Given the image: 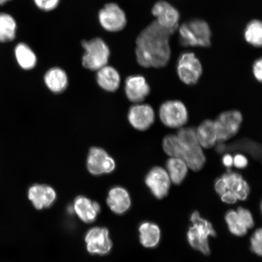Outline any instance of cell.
<instances>
[{
	"instance_id": "cell-18",
	"label": "cell",
	"mask_w": 262,
	"mask_h": 262,
	"mask_svg": "<svg viewBox=\"0 0 262 262\" xmlns=\"http://www.w3.org/2000/svg\"><path fill=\"white\" fill-rule=\"evenodd\" d=\"M73 209L78 218L86 224H91L96 221L101 210L97 202L84 196H78L75 199Z\"/></svg>"
},
{
	"instance_id": "cell-26",
	"label": "cell",
	"mask_w": 262,
	"mask_h": 262,
	"mask_svg": "<svg viewBox=\"0 0 262 262\" xmlns=\"http://www.w3.org/2000/svg\"><path fill=\"white\" fill-rule=\"evenodd\" d=\"M232 150H234L233 151L238 150V151L247 153L255 159H261V145L253 140L245 139L238 140L231 145H227V152L232 151Z\"/></svg>"
},
{
	"instance_id": "cell-30",
	"label": "cell",
	"mask_w": 262,
	"mask_h": 262,
	"mask_svg": "<svg viewBox=\"0 0 262 262\" xmlns=\"http://www.w3.org/2000/svg\"><path fill=\"white\" fill-rule=\"evenodd\" d=\"M225 220L228 226L229 230L232 234L237 236H243L247 234L248 229L245 227L236 211L228 212L225 216Z\"/></svg>"
},
{
	"instance_id": "cell-38",
	"label": "cell",
	"mask_w": 262,
	"mask_h": 262,
	"mask_svg": "<svg viewBox=\"0 0 262 262\" xmlns=\"http://www.w3.org/2000/svg\"><path fill=\"white\" fill-rule=\"evenodd\" d=\"M11 1V0H0V6L5 5V3Z\"/></svg>"
},
{
	"instance_id": "cell-16",
	"label": "cell",
	"mask_w": 262,
	"mask_h": 262,
	"mask_svg": "<svg viewBox=\"0 0 262 262\" xmlns=\"http://www.w3.org/2000/svg\"><path fill=\"white\" fill-rule=\"evenodd\" d=\"M28 198L35 209L41 210L54 204L57 194L50 186L36 184L29 189Z\"/></svg>"
},
{
	"instance_id": "cell-7",
	"label": "cell",
	"mask_w": 262,
	"mask_h": 262,
	"mask_svg": "<svg viewBox=\"0 0 262 262\" xmlns=\"http://www.w3.org/2000/svg\"><path fill=\"white\" fill-rule=\"evenodd\" d=\"M214 121L217 143H225L237 135L244 121L243 115L238 110L224 111Z\"/></svg>"
},
{
	"instance_id": "cell-36",
	"label": "cell",
	"mask_w": 262,
	"mask_h": 262,
	"mask_svg": "<svg viewBox=\"0 0 262 262\" xmlns=\"http://www.w3.org/2000/svg\"><path fill=\"white\" fill-rule=\"evenodd\" d=\"M222 163L227 170H231L233 166V156L229 152L224 154L222 157Z\"/></svg>"
},
{
	"instance_id": "cell-3",
	"label": "cell",
	"mask_w": 262,
	"mask_h": 262,
	"mask_svg": "<svg viewBox=\"0 0 262 262\" xmlns=\"http://www.w3.org/2000/svg\"><path fill=\"white\" fill-rule=\"evenodd\" d=\"M180 42L184 47H208L211 45V32L207 23L193 19L180 26Z\"/></svg>"
},
{
	"instance_id": "cell-15",
	"label": "cell",
	"mask_w": 262,
	"mask_h": 262,
	"mask_svg": "<svg viewBox=\"0 0 262 262\" xmlns=\"http://www.w3.org/2000/svg\"><path fill=\"white\" fill-rule=\"evenodd\" d=\"M152 13L157 18V23L162 27L168 29H178L180 14L178 10L165 1L157 2L153 6Z\"/></svg>"
},
{
	"instance_id": "cell-10",
	"label": "cell",
	"mask_w": 262,
	"mask_h": 262,
	"mask_svg": "<svg viewBox=\"0 0 262 262\" xmlns=\"http://www.w3.org/2000/svg\"><path fill=\"white\" fill-rule=\"evenodd\" d=\"M145 184L157 199L165 198L168 194L171 181L165 168L155 166L149 169L145 176Z\"/></svg>"
},
{
	"instance_id": "cell-9",
	"label": "cell",
	"mask_w": 262,
	"mask_h": 262,
	"mask_svg": "<svg viewBox=\"0 0 262 262\" xmlns=\"http://www.w3.org/2000/svg\"><path fill=\"white\" fill-rule=\"evenodd\" d=\"M98 20L104 30L116 32L123 30L127 24L125 12L116 3L104 5L98 13Z\"/></svg>"
},
{
	"instance_id": "cell-25",
	"label": "cell",
	"mask_w": 262,
	"mask_h": 262,
	"mask_svg": "<svg viewBox=\"0 0 262 262\" xmlns=\"http://www.w3.org/2000/svg\"><path fill=\"white\" fill-rule=\"evenodd\" d=\"M15 55L19 67L25 70H32L37 64V58L35 52L25 43L16 45Z\"/></svg>"
},
{
	"instance_id": "cell-28",
	"label": "cell",
	"mask_w": 262,
	"mask_h": 262,
	"mask_svg": "<svg viewBox=\"0 0 262 262\" xmlns=\"http://www.w3.org/2000/svg\"><path fill=\"white\" fill-rule=\"evenodd\" d=\"M245 38L249 44L259 48L262 44V24L257 19L251 21L245 31Z\"/></svg>"
},
{
	"instance_id": "cell-2",
	"label": "cell",
	"mask_w": 262,
	"mask_h": 262,
	"mask_svg": "<svg viewBox=\"0 0 262 262\" xmlns=\"http://www.w3.org/2000/svg\"><path fill=\"white\" fill-rule=\"evenodd\" d=\"M182 142L181 158L192 171L198 172L204 168L206 157L196 138L195 129L183 127L176 134Z\"/></svg>"
},
{
	"instance_id": "cell-11",
	"label": "cell",
	"mask_w": 262,
	"mask_h": 262,
	"mask_svg": "<svg viewBox=\"0 0 262 262\" xmlns=\"http://www.w3.org/2000/svg\"><path fill=\"white\" fill-rule=\"evenodd\" d=\"M86 249L91 254L106 255L112 250L113 242L106 228L94 227L85 236Z\"/></svg>"
},
{
	"instance_id": "cell-24",
	"label": "cell",
	"mask_w": 262,
	"mask_h": 262,
	"mask_svg": "<svg viewBox=\"0 0 262 262\" xmlns=\"http://www.w3.org/2000/svg\"><path fill=\"white\" fill-rule=\"evenodd\" d=\"M140 243L144 247L152 248L159 244L161 232L158 226L151 222H144L139 227Z\"/></svg>"
},
{
	"instance_id": "cell-21",
	"label": "cell",
	"mask_w": 262,
	"mask_h": 262,
	"mask_svg": "<svg viewBox=\"0 0 262 262\" xmlns=\"http://www.w3.org/2000/svg\"><path fill=\"white\" fill-rule=\"evenodd\" d=\"M97 80L98 85L104 90L115 92L120 86V75L116 69L106 65L97 71Z\"/></svg>"
},
{
	"instance_id": "cell-12",
	"label": "cell",
	"mask_w": 262,
	"mask_h": 262,
	"mask_svg": "<svg viewBox=\"0 0 262 262\" xmlns=\"http://www.w3.org/2000/svg\"><path fill=\"white\" fill-rule=\"evenodd\" d=\"M127 119L134 129L139 131H146L155 122V111L150 104L136 103L130 108Z\"/></svg>"
},
{
	"instance_id": "cell-8",
	"label": "cell",
	"mask_w": 262,
	"mask_h": 262,
	"mask_svg": "<svg viewBox=\"0 0 262 262\" xmlns=\"http://www.w3.org/2000/svg\"><path fill=\"white\" fill-rule=\"evenodd\" d=\"M177 73L183 83L193 86L198 83L202 76V65L194 53L185 52L179 58Z\"/></svg>"
},
{
	"instance_id": "cell-37",
	"label": "cell",
	"mask_w": 262,
	"mask_h": 262,
	"mask_svg": "<svg viewBox=\"0 0 262 262\" xmlns=\"http://www.w3.org/2000/svg\"><path fill=\"white\" fill-rule=\"evenodd\" d=\"M222 201L226 204H234L238 200L235 195L231 191H227L221 195Z\"/></svg>"
},
{
	"instance_id": "cell-14",
	"label": "cell",
	"mask_w": 262,
	"mask_h": 262,
	"mask_svg": "<svg viewBox=\"0 0 262 262\" xmlns=\"http://www.w3.org/2000/svg\"><path fill=\"white\" fill-rule=\"evenodd\" d=\"M124 91L131 102L140 103L149 96L151 89L145 77L135 75L126 78Z\"/></svg>"
},
{
	"instance_id": "cell-31",
	"label": "cell",
	"mask_w": 262,
	"mask_h": 262,
	"mask_svg": "<svg viewBox=\"0 0 262 262\" xmlns=\"http://www.w3.org/2000/svg\"><path fill=\"white\" fill-rule=\"evenodd\" d=\"M251 250L253 253L261 256L262 253V231L258 229L251 238Z\"/></svg>"
},
{
	"instance_id": "cell-5",
	"label": "cell",
	"mask_w": 262,
	"mask_h": 262,
	"mask_svg": "<svg viewBox=\"0 0 262 262\" xmlns=\"http://www.w3.org/2000/svg\"><path fill=\"white\" fill-rule=\"evenodd\" d=\"M84 54L82 64L91 71H98L107 64L110 57V50L105 42L100 38H95L90 41L82 42Z\"/></svg>"
},
{
	"instance_id": "cell-22",
	"label": "cell",
	"mask_w": 262,
	"mask_h": 262,
	"mask_svg": "<svg viewBox=\"0 0 262 262\" xmlns=\"http://www.w3.org/2000/svg\"><path fill=\"white\" fill-rule=\"evenodd\" d=\"M45 83L49 90L54 93H60L64 91L68 85L67 73L60 68L50 69L44 77Z\"/></svg>"
},
{
	"instance_id": "cell-20",
	"label": "cell",
	"mask_w": 262,
	"mask_h": 262,
	"mask_svg": "<svg viewBox=\"0 0 262 262\" xmlns=\"http://www.w3.org/2000/svg\"><path fill=\"white\" fill-rule=\"evenodd\" d=\"M196 138L203 149H211L217 143L214 121L206 119L195 129Z\"/></svg>"
},
{
	"instance_id": "cell-34",
	"label": "cell",
	"mask_w": 262,
	"mask_h": 262,
	"mask_svg": "<svg viewBox=\"0 0 262 262\" xmlns=\"http://www.w3.org/2000/svg\"><path fill=\"white\" fill-rule=\"evenodd\" d=\"M249 165L247 157L241 152L235 154L233 156V166L238 169L247 168Z\"/></svg>"
},
{
	"instance_id": "cell-19",
	"label": "cell",
	"mask_w": 262,
	"mask_h": 262,
	"mask_svg": "<svg viewBox=\"0 0 262 262\" xmlns=\"http://www.w3.org/2000/svg\"><path fill=\"white\" fill-rule=\"evenodd\" d=\"M106 201L111 210L117 214H124L131 206L129 193L121 186H116L110 190Z\"/></svg>"
},
{
	"instance_id": "cell-13",
	"label": "cell",
	"mask_w": 262,
	"mask_h": 262,
	"mask_svg": "<svg viewBox=\"0 0 262 262\" xmlns=\"http://www.w3.org/2000/svg\"><path fill=\"white\" fill-rule=\"evenodd\" d=\"M114 160L100 147L91 148L88 157L87 167L92 174L98 176L112 172L116 169Z\"/></svg>"
},
{
	"instance_id": "cell-35",
	"label": "cell",
	"mask_w": 262,
	"mask_h": 262,
	"mask_svg": "<svg viewBox=\"0 0 262 262\" xmlns=\"http://www.w3.org/2000/svg\"><path fill=\"white\" fill-rule=\"evenodd\" d=\"M253 73L255 80L261 83L262 80V60L261 58L257 59L254 62L253 66Z\"/></svg>"
},
{
	"instance_id": "cell-27",
	"label": "cell",
	"mask_w": 262,
	"mask_h": 262,
	"mask_svg": "<svg viewBox=\"0 0 262 262\" xmlns=\"http://www.w3.org/2000/svg\"><path fill=\"white\" fill-rule=\"evenodd\" d=\"M16 31L15 19L6 13H0V42L14 40Z\"/></svg>"
},
{
	"instance_id": "cell-1",
	"label": "cell",
	"mask_w": 262,
	"mask_h": 262,
	"mask_svg": "<svg viewBox=\"0 0 262 262\" xmlns=\"http://www.w3.org/2000/svg\"><path fill=\"white\" fill-rule=\"evenodd\" d=\"M176 30L164 28L155 21L141 32L136 48L137 61L141 67L162 68L168 64L171 55L170 37Z\"/></svg>"
},
{
	"instance_id": "cell-6",
	"label": "cell",
	"mask_w": 262,
	"mask_h": 262,
	"mask_svg": "<svg viewBox=\"0 0 262 262\" xmlns=\"http://www.w3.org/2000/svg\"><path fill=\"white\" fill-rule=\"evenodd\" d=\"M159 117L164 126L171 129H179L187 124L189 113L183 101L169 100L164 101L160 106Z\"/></svg>"
},
{
	"instance_id": "cell-33",
	"label": "cell",
	"mask_w": 262,
	"mask_h": 262,
	"mask_svg": "<svg viewBox=\"0 0 262 262\" xmlns=\"http://www.w3.org/2000/svg\"><path fill=\"white\" fill-rule=\"evenodd\" d=\"M35 5L43 11H53L57 7L60 0H34Z\"/></svg>"
},
{
	"instance_id": "cell-4",
	"label": "cell",
	"mask_w": 262,
	"mask_h": 262,
	"mask_svg": "<svg viewBox=\"0 0 262 262\" xmlns=\"http://www.w3.org/2000/svg\"><path fill=\"white\" fill-rule=\"evenodd\" d=\"M190 220L192 226L189 229L187 234L189 244L203 254H209L210 253L209 237L215 236L214 228L211 223L202 218L198 212H193Z\"/></svg>"
},
{
	"instance_id": "cell-17",
	"label": "cell",
	"mask_w": 262,
	"mask_h": 262,
	"mask_svg": "<svg viewBox=\"0 0 262 262\" xmlns=\"http://www.w3.org/2000/svg\"><path fill=\"white\" fill-rule=\"evenodd\" d=\"M221 177L224 180L226 191H229L233 193L239 201L247 199L250 192V185L241 173L227 170Z\"/></svg>"
},
{
	"instance_id": "cell-29",
	"label": "cell",
	"mask_w": 262,
	"mask_h": 262,
	"mask_svg": "<svg viewBox=\"0 0 262 262\" xmlns=\"http://www.w3.org/2000/svg\"><path fill=\"white\" fill-rule=\"evenodd\" d=\"M163 151L169 157L180 159L182 143L176 134H168L162 140Z\"/></svg>"
},
{
	"instance_id": "cell-23",
	"label": "cell",
	"mask_w": 262,
	"mask_h": 262,
	"mask_svg": "<svg viewBox=\"0 0 262 262\" xmlns=\"http://www.w3.org/2000/svg\"><path fill=\"white\" fill-rule=\"evenodd\" d=\"M165 169L173 184L181 185L188 176L189 168L182 159L169 157L165 163Z\"/></svg>"
},
{
	"instance_id": "cell-32",
	"label": "cell",
	"mask_w": 262,
	"mask_h": 262,
	"mask_svg": "<svg viewBox=\"0 0 262 262\" xmlns=\"http://www.w3.org/2000/svg\"><path fill=\"white\" fill-rule=\"evenodd\" d=\"M236 212L246 228L249 229L253 227L254 224V219L250 211L247 209L240 207L237 209Z\"/></svg>"
}]
</instances>
